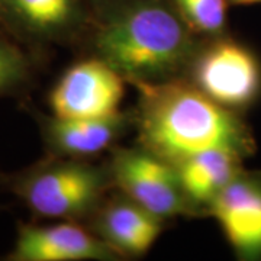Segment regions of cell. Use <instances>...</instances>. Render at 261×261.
I'll list each match as a JSON object with an SVG mask.
<instances>
[{
	"label": "cell",
	"mask_w": 261,
	"mask_h": 261,
	"mask_svg": "<svg viewBox=\"0 0 261 261\" xmlns=\"http://www.w3.org/2000/svg\"><path fill=\"white\" fill-rule=\"evenodd\" d=\"M84 37L89 56L115 68L134 87L183 79L203 39L174 0H89Z\"/></svg>",
	"instance_id": "6da1fadb"
},
{
	"label": "cell",
	"mask_w": 261,
	"mask_h": 261,
	"mask_svg": "<svg viewBox=\"0 0 261 261\" xmlns=\"http://www.w3.org/2000/svg\"><path fill=\"white\" fill-rule=\"evenodd\" d=\"M137 144L177 164L209 149L252 157L257 144L241 113L218 105L185 79L138 86Z\"/></svg>",
	"instance_id": "7a4b0ae2"
},
{
	"label": "cell",
	"mask_w": 261,
	"mask_h": 261,
	"mask_svg": "<svg viewBox=\"0 0 261 261\" xmlns=\"http://www.w3.org/2000/svg\"><path fill=\"white\" fill-rule=\"evenodd\" d=\"M0 185L16 196L34 218L83 224L115 189L108 163L94 164L90 159L49 154L19 171L0 173Z\"/></svg>",
	"instance_id": "3957f363"
},
{
	"label": "cell",
	"mask_w": 261,
	"mask_h": 261,
	"mask_svg": "<svg viewBox=\"0 0 261 261\" xmlns=\"http://www.w3.org/2000/svg\"><path fill=\"white\" fill-rule=\"evenodd\" d=\"M183 79L233 112H245L261 97V60L229 34L203 39Z\"/></svg>",
	"instance_id": "277c9868"
},
{
	"label": "cell",
	"mask_w": 261,
	"mask_h": 261,
	"mask_svg": "<svg viewBox=\"0 0 261 261\" xmlns=\"http://www.w3.org/2000/svg\"><path fill=\"white\" fill-rule=\"evenodd\" d=\"M108 167L113 187L164 222L193 216L174 164L140 144L113 147Z\"/></svg>",
	"instance_id": "5b68a950"
},
{
	"label": "cell",
	"mask_w": 261,
	"mask_h": 261,
	"mask_svg": "<svg viewBox=\"0 0 261 261\" xmlns=\"http://www.w3.org/2000/svg\"><path fill=\"white\" fill-rule=\"evenodd\" d=\"M89 20V0H0V27L32 47L80 44Z\"/></svg>",
	"instance_id": "8992f818"
},
{
	"label": "cell",
	"mask_w": 261,
	"mask_h": 261,
	"mask_svg": "<svg viewBox=\"0 0 261 261\" xmlns=\"http://www.w3.org/2000/svg\"><path fill=\"white\" fill-rule=\"evenodd\" d=\"M126 80L97 57L77 61L48 93L49 113L60 118H106L121 112Z\"/></svg>",
	"instance_id": "52a82bcc"
},
{
	"label": "cell",
	"mask_w": 261,
	"mask_h": 261,
	"mask_svg": "<svg viewBox=\"0 0 261 261\" xmlns=\"http://www.w3.org/2000/svg\"><path fill=\"white\" fill-rule=\"evenodd\" d=\"M6 261H119L121 257L83 222L19 224Z\"/></svg>",
	"instance_id": "ba28073f"
},
{
	"label": "cell",
	"mask_w": 261,
	"mask_h": 261,
	"mask_svg": "<svg viewBox=\"0 0 261 261\" xmlns=\"http://www.w3.org/2000/svg\"><path fill=\"white\" fill-rule=\"evenodd\" d=\"M238 260H261V171L244 167L216 196L207 215Z\"/></svg>",
	"instance_id": "9c48e42d"
},
{
	"label": "cell",
	"mask_w": 261,
	"mask_h": 261,
	"mask_svg": "<svg viewBox=\"0 0 261 261\" xmlns=\"http://www.w3.org/2000/svg\"><path fill=\"white\" fill-rule=\"evenodd\" d=\"M49 155L92 159L115 147L116 141L135 128L134 111H121L106 118H60L32 111Z\"/></svg>",
	"instance_id": "30bf717a"
},
{
	"label": "cell",
	"mask_w": 261,
	"mask_h": 261,
	"mask_svg": "<svg viewBox=\"0 0 261 261\" xmlns=\"http://www.w3.org/2000/svg\"><path fill=\"white\" fill-rule=\"evenodd\" d=\"M86 225L121 258L144 257L164 229V221L113 189Z\"/></svg>",
	"instance_id": "8fae6325"
},
{
	"label": "cell",
	"mask_w": 261,
	"mask_h": 261,
	"mask_svg": "<svg viewBox=\"0 0 261 261\" xmlns=\"http://www.w3.org/2000/svg\"><path fill=\"white\" fill-rule=\"evenodd\" d=\"M244 161L229 151L209 149L174 164L193 216L207 215L216 196L243 170Z\"/></svg>",
	"instance_id": "7c38bea8"
},
{
	"label": "cell",
	"mask_w": 261,
	"mask_h": 261,
	"mask_svg": "<svg viewBox=\"0 0 261 261\" xmlns=\"http://www.w3.org/2000/svg\"><path fill=\"white\" fill-rule=\"evenodd\" d=\"M20 44L0 27V97L18 93L32 80L34 60Z\"/></svg>",
	"instance_id": "4fadbf2b"
},
{
	"label": "cell",
	"mask_w": 261,
	"mask_h": 261,
	"mask_svg": "<svg viewBox=\"0 0 261 261\" xmlns=\"http://www.w3.org/2000/svg\"><path fill=\"white\" fill-rule=\"evenodd\" d=\"M189 27L202 38L228 34L229 0H174Z\"/></svg>",
	"instance_id": "5bb4252c"
},
{
	"label": "cell",
	"mask_w": 261,
	"mask_h": 261,
	"mask_svg": "<svg viewBox=\"0 0 261 261\" xmlns=\"http://www.w3.org/2000/svg\"><path fill=\"white\" fill-rule=\"evenodd\" d=\"M231 6H254L261 5V0H229Z\"/></svg>",
	"instance_id": "9a60e30c"
}]
</instances>
